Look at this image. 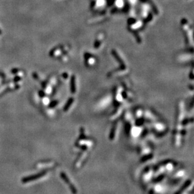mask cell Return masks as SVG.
<instances>
[{
	"label": "cell",
	"mask_w": 194,
	"mask_h": 194,
	"mask_svg": "<svg viewBox=\"0 0 194 194\" xmlns=\"http://www.w3.org/2000/svg\"><path fill=\"white\" fill-rule=\"evenodd\" d=\"M153 154H148V155H145V156H143L141 159L140 161L141 163H144L145 161H147L149 159H151V158H153Z\"/></svg>",
	"instance_id": "5"
},
{
	"label": "cell",
	"mask_w": 194,
	"mask_h": 194,
	"mask_svg": "<svg viewBox=\"0 0 194 194\" xmlns=\"http://www.w3.org/2000/svg\"><path fill=\"white\" fill-rule=\"evenodd\" d=\"M47 171H48L47 170H43L42 171L38 173L30 175V176H28V177H24V178H23L22 179V182L23 183H28V182H30L31 181H34V180H36L37 179H39V178H42V177L45 176L47 174Z\"/></svg>",
	"instance_id": "1"
},
{
	"label": "cell",
	"mask_w": 194,
	"mask_h": 194,
	"mask_svg": "<svg viewBox=\"0 0 194 194\" xmlns=\"http://www.w3.org/2000/svg\"><path fill=\"white\" fill-rule=\"evenodd\" d=\"M164 177H165V175H161V176H160V177H158V178H157V179L155 180V181H157V182H158V181H161V180H162V179H163V178H164Z\"/></svg>",
	"instance_id": "7"
},
{
	"label": "cell",
	"mask_w": 194,
	"mask_h": 194,
	"mask_svg": "<svg viewBox=\"0 0 194 194\" xmlns=\"http://www.w3.org/2000/svg\"><path fill=\"white\" fill-rule=\"evenodd\" d=\"M60 177H61L62 179L64 181V182H65L68 185H70L71 184H72L70 179H69V177L67 176V175L64 172H61V173H60Z\"/></svg>",
	"instance_id": "4"
},
{
	"label": "cell",
	"mask_w": 194,
	"mask_h": 194,
	"mask_svg": "<svg viewBox=\"0 0 194 194\" xmlns=\"http://www.w3.org/2000/svg\"><path fill=\"white\" fill-rule=\"evenodd\" d=\"M191 183H192L191 180H187V181L185 182V183L182 185V187L180 188L179 190H177L175 194H182V193H183V192H184V191H185V190H186L187 188L191 185Z\"/></svg>",
	"instance_id": "2"
},
{
	"label": "cell",
	"mask_w": 194,
	"mask_h": 194,
	"mask_svg": "<svg viewBox=\"0 0 194 194\" xmlns=\"http://www.w3.org/2000/svg\"><path fill=\"white\" fill-rule=\"evenodd\" d=\"M69 188L71 190V192H72V194H77V188H75V186H74V185L71 184L69 185Z\"/></svg>",
	"instance_id": "6"
},
{
	"label": "cell",
	"mask_w": 194,
	"mask_h": 194,
	"mask_svg": "<svg viewBox=\"0 0 194 194\" xmlns=\"http://www.w3.org/2000/svg\"><path fill=\"white\" fill-rule=\"evenodd\" d=\"M87 157V155L86 154V153H80V155H79V157L78 158V159H77V161L76 162L77 163H79V166H81V163L83 161H84L85 159Z\"/></svg>",
	"instance_id": "3"
}]
</instances>
